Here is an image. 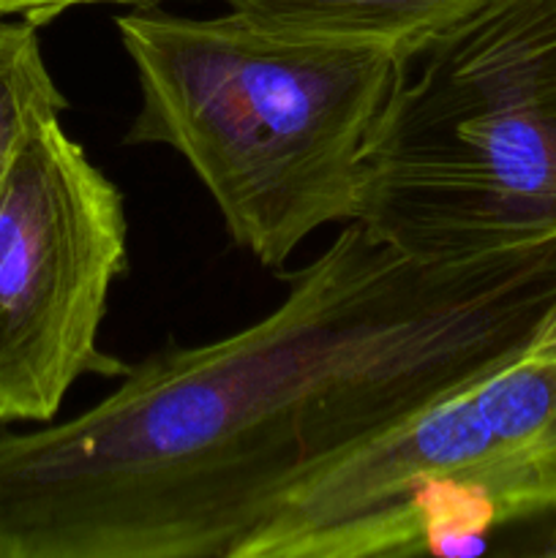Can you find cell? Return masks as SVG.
Wrapping results in <instances>:
<instances>
[{
  "label": "cell",
  "mask_w": 556,
  "mask_h": 558,
  "mask_svg": "<svg viewBox=\"0 0 556 558\" xmlns=\"http://www.w3.org/2000/svg\"><path fill=\"white\" fill-rule=\"evenodd\" d=\"M38 27L25 16H0V178L27 131L69 109L44 60Z\"/></svg>",
  "instance_id": "52a82bcc"
},
{
  "label": "cell",
  "mask_w": 556,
  "mask_h": 558,
  "mask_svg": "<svg viewBox=\"0 0 556 558\" xmlns=\"http://www.w3.org/2000/svg\"><path fill=\"white\" fill-rule=\"evenodd\" d=\"M556 515V336L287 496L240 558L474 556L505 526Z\"/></svg>",
  "instance_id": "277c9868"
},
{
  "label": "cell",
  "mask_w": 556,
  "mask_h": 558,
  "mask_svg": "<svg viewBox=\"0 0 556 558\" xmlns=\"http://www.w3.org/2000/svg\"><path fill=\"white\" fill-rule=\"evenodd\" d=\"M287 281L80 417L0 423V558H240L305 480L556 336V243L425 265L347 221Z\"/></svg>",
  "instance_id": "6da1fadb"
},
{
  "label": "cell",
  "mask_w": 556,
  "mask_h": 558,
  "mask_svg": "<svg viewBox=\"0 0 556 558\" xmlns=\"http://www.w3.org/2000/svg\"><path fill=\"white\" fill-rule=\"evenodd\" d=\"M262 25L336 41L376 44L403 60L485 0H223Z\"/></svg>",
  "instance_id": "8992f818"
},
{
  "label": "cell",
  "mask_w": 556,
  "mask_h": 558,
  "mask_svg": "<svg viewBox=\"0 0 556 558\" xmlns=\"http://www.w3.org/2000/svg\"><path fill=\"white\" fill-rule=\"evenodd\" d=\"M114 31L140 87L125 145L180 153L240 248L281 267L311 232L352 218L360 156L401 54L232 9L196 20L134 5Z\"/></svg>",
  "instance_id": "7a4b0ae2"
},
{
  "label": "cell",
  "mask_w": 556,
  "mask_h": 558,
  "mask_svg": "<svg viewBox=\"0 0 556 558\" xmlns=\"http://www.w3.org/2000/svg\"><path fill=\"white\" fill-rule=\"evenodd\" d=\"M349 221L425 265L556 243V0H485L407 60Z\"/></svg>",
  "instance_id": "3957f363"
},
{
  "label": "cell",
  "mask_w": 556,
  "mask_h": 558,
  "mask_svg": "<svg viewBox=\"0 0 556 558\" xmlns=\"http://www.w3.org/2000/svg\"><path fill=\"white\" fill-rule=\"evenodd\" d=\"M98 3H118V5H150L161 0H0V16H25V20L44 25L55 20L63 11L76 9V5H98Z\"/></svg>",
  "instance_id": "ba28073f"
},
{
  "label": "cell",
  "mask_w": 556,
  "mask_h": 558,
  "mask_svg": "<svg viewBox=\"0 0 556 558\" xmlns=\"http://www.w3.org/2000/svg\"><path fill=\"white\" fill-rule=\"evenodd\" d=\"M125 270L123 194L41 120L0 178V423H52L82 376L129 374L98 343Z\"/></svg>",
  "instance_id": "5b68a950"
}]
</instances>
